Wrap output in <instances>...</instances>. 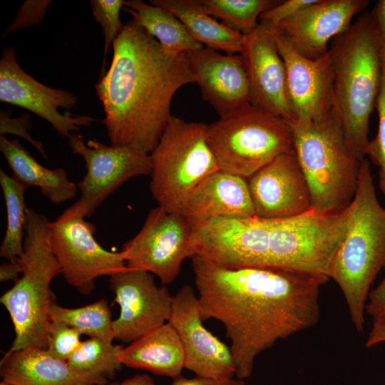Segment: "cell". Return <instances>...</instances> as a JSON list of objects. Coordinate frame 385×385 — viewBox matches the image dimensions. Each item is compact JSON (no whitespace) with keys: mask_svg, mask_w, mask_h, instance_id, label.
I'll list each match as a JSON object with an SVG mask.
<instances>
[{"mask_svg":"<svg viewBox=\"0 0 385 385\" xmlns=\"http://www.w3.org/2000/svg\"><path fill=\"white\" fill-rule=\"evenodd\" d=\"M191 258L202 317L224 325L238 379L250 377L256 357L277 341L319 321L327 278L272 268L231 270Z\"/></svg>","mask_w":385,"mask_h":385,"instance_id":"6da1fadb","label":"cell"},{"mask_svg":"<svg viewBox=\"0 0 385 385\" xmlns=\"http://www.w3.org/2000/svg\"><path fill=\"white\" fill-rule=\"evenodd\" d=\"M109 69L95 85L111 145L150 154L170 118L176 91L195 78L187 53L165 51L134 19L113 44Z\"/></svg>","mask_w":385,"mask_h":385,"instance_id":"7a4b0ae2","label":"cell"},{"mask_svg":"<svg viewBox=\"0 0 385 385\" xmlns=\"http://www.w3.org/2000/svg\"><path fill=\"white\" fill-rule=\"evenodd\" d=\"M334 110L346 141L356 158H365L370 115L375 108L385 67V46L370 13L331 41Z\"/></svg>","mask_w":385,"mask_h":385,"instance_id":"3957f363","label":"cell"},{"mask_svg":"<svg viewBox=\"0 0 385 385\" xmlns=\"http://www.w3.org/2000/svg\"><path fill=\"white\" fill-rule=\"evenodd\" d=\"M347 235L334 259L330 279L340 288L351 321L364 330L370 288L385 266V208L376 197L370 164L361 161Z\"/></svg>","mask_w":385,"mask_h":385,"instance_id":"277c9868","label":"cell"},{"mask_svg":"<svg viewBox=\"0 0 385 385\" xmlns=\"http://www.w3.org/2000/svg\"><path fill=\"white\" fill-rule=\"evenodd\" d=\"M48 220L31 208L27 209L24 240L22 276L4 292L0 302L9 314L15 338L8 351L24 349H46L47 329L51 322L49 308L54 300L50 284L61 274L51 250Z\"/></svg>","mask_w":385,"mask_h":385,"instance_id":"5b68a950","label":"cell"},{"mask_svg":"<svg viewBox=\"0 0 385 385\" xmlns=\"http://www.w3.org/2000/svg\"><path fill=\"white\" fill-rule=\"evenodd\" d=\"M293 148L307 179L312 207H347L357 186L359 161L349 147L334 108L323 117L294 125Z\"/></svg>","mask_w":385,"mask_h":385,"instance_id":"8992f818","label":"cell"},{"mask_svg":"<svg viewBox=\"0 0 385 385\" xmlns=\"http://www.w3.org/2000/svg\"><path fill=\"white\" fill-rule=\"evenodd\" d=\"M207 140L220 170L247 179L293 148V125L250 103L207 124Z\"/></svg>","mask_w":385,"mask_h":385,"instance_id":"52a82bcc","label":"cell"},{"mask_svg":"<svg viewBox=\"0 0 385 385\" xmlns=\"http://www.w3.org/2000/svg\"><path fill=\"white\" fill-rule=\"evenodd\" d=\"M207 124L171 115L150 153V190L159 206L182 212L192 190L220 170L207 140Z\"/></svg>","mask_w":385,"mask_h":385,"instance_id":"ba28073f","label":"cell"},{"mask_svg":"<svg viewBox=\"0 0 385 385\" xmlns=\"http://www.w3.org/2000/svg\"><path fill=\"white\" fill-rule=\"evenodd\" d=\"M352 203L337 210L311 207L285 219L270 220L269 268L330 279L336 255L349 227Z\"/></svg>","mask_w":385,"mask_h":385,"instance_id":"9c48e42d","label":"cell"},{"mask_svg":"<svg viewBox=\"0 0 385 385\" xmlns=\"http://www.w3.org/2000/svg\"><path fill=\"white\" fill-rule=\"evenodd\" d=\"M86 218L84 207L77 200L49 221L48 238L61 274L79 292L88 294L97 278L112 277L128 267L124 252L104 249L95 238V225Z\"/></svg>","mask_w":385,"mask_h":385,"instance_id":"30bf717a","label":"cell"},{"mask_svg":"<svg viewBox=\"0 0 385 385\" xmlns=\"http://www.w3.org/2000/svg\"><path fill=\"white\" fill-rule=\"evenodd\" d=\"M270 220L215 217L192 226L191 257L227 269L269 268Z\"/></svg>","mask_w":385,"mask_h":385,"instance_id":"8fae6325","label":"cell"},{"mask_svg":"<svg viewBox=\"0 0 385 385\" xmlns=\"http://www.w3.org/2000/svg\"><path fill=\"white\" fill-rule=\"evenodd\" d=\"M191 234L192 225L182 213L152 208L140 231L122 247L127 267L150 272L163 284L172 283L184 260L191 257Z\"/></svg>","mask_w":385,"mask_h":385,"instance_id":"7c38bea8","label":"cell"},{"mask_svg":"<svg viewBox=\"0 0 385 385\" xmlns=\"http://www.w3.org/2000/svg\"><path fill=\"white\" fill-rule=\"evenodd\" d=\"M68 138L71 152L81 155L86 163V173L77 185L81 191L78 201L86 217L127 180L150 175V154L131 146L108 145L96 139L85 143L73 133Z\"/></svg>","mask_w":385,"mask_h":385,"instance_id":"4fadbf2b","label":"cell"},{"mask_svg":"<svg viewBox=\"0 0 385 385\" xmlns=\"http://www.w3.org/2000/svg\"><path fill=\"white\" fill-rule=\"evenodd\" d=\"M109 285L120 307L113 320L115 339L132 343L168 322L173 296L155 284L152 273L128 268L110 277Z\"/></svg>","mask_w":385,"mask_h":385,"instance_id":"5bb4252c","label":"cell"},{"mask_svg":"<svg viewBox=\"0 0 385 385\" xmlns=\"http://www.w3.org/2000/svg\"><path fill=\"white\" fill-rule=\"evenodd\" d=\"M0 101L24 108L48 121L58 135L68 138L94 119L88 115L61 113L72 109L78 98L66 90L46 86L26 73L19 65L15 50L6 48L0 59Z\"/></svg>","mask_w":385,"mask_h":385,"instance_id":"9a60e30c","label":"cell"},{"mask_svg":"<svg viewBox=\"0 0 385 385\" xmlns=\"http://www.w3.org/2000/svg\"><path fill=\"white\" fill-rule=\"evenodd\" d=\"M197 296L185 285L173 296L168 322L177 332L185 353V368L195 376L225 380L235 376L230 348L207 330Z\"/></svg>","mask_w":385,"mask_h":385,"instance_id":"2e32d148","label":"cell"},{"mask_svg":"<svg viewBox=\"0 0 385 385\" xmlns=\"http://www.w3.org/2000/svg\"><path fill=\"white\" fill-rule=\"evenodd\" d=\"M247 179L255 214L259 218H289L312 207L309 188L294 148Z\"/></svg>","mask_w":385,"mask_h":385,"instance_id":"e0dca14e","label":"cell"},{"mask_svg":"<svg viewBox=\"0 0 385 385\" xmlns=\"http://www.w3.org/2000/svg\"><path fill=\"white\" fill-rule=\"evenodd\" d=\"M240 55L249 80L250 103L293 124L286 67L272 29L260 22L245 35Z\"/></svg>","mask_w":385,"mask_h":385,"instance_id":"ac0fdd59","label":"cell"},{"mask_svg":"<svg viewBox=\"0 0 385 385\" xmlns=\"http://www.w3.org/2000/svg\"><path fill=\"white\" fill-rule=\"evenodd\" d=\"M368 0H317L271 28L301 56L317 59L328 52L330 40L351 25Z\"/></svg>","mask_w":385,"mask_h":385,"instance_id":"d6986e66","label":"cell"},{"mask_svg":"<svg viewBox=\"0 0 385 385\" xmlns=\"http://www.w3.org/2000/svg\"><path fill=\"white\" fill-rule=\"evenodd\" d=\"M273 31V30H272ZM278 51L284 63L294 113L292 125L317 120L334 108L333 73L329 53L317 59L307 58L274 32Z\"/></svg>","mask_w":385,"mask_h":385,"instance_id":"ffe728a7","label":"cell"},{"mask_svg":"<svg viewBox=\"0 0 385 385\" xmlns=\"http://www.w3.org/2000/svg\"><path fill=\"white\" fill-rule=\"evenodd\" d=\"M202 98L226 116L250 103V89L240 55L206 47L187 53Z\"/></svg>","mask_w":385,"mask_h":385,"instance_id":"44dd1931","label":"cell"},{"mask_svg":"<svg viewBox=\"0 0 385 385\" xmlns=\"http://www.w3.org/2000/svg\"><path fill=\"white\" fill-rule=\"evenodd\" d=\"M181 213L192 226L215 217L255 216L246 178L221 170L192 190Z\"/></svg>","mask_w":385,"mask_h":385,"instance_id":"7402d4cb","label":"cell"},{"mask_svg":"<svg viewBox=\"0 0 385 385\" xmlns=\"http://www.w3.org/2000/svg\"><path fill=\"white\" fill-rule=\"evenodd\" d=\"M0 374L3 380L15 385L107 384V379L76 369L41 348L7 351L1 360Z\"/></svg>","mask_w":385,"mask_h":385,"instance_id":"603a6c76","label":"cell"},{"mask_svg":"<svg viewBox=\"0 0 385 385\" xmlns=\"http://www.w3.org/2000/svg\"><path fill=\"white\" fill-rule=\"evenodd\" d=\"M119 358L123 365L173 379L185 368L181 341L168 322L123 347Z\"/></svg>","mask_w":385,"mask_h":385,"instance_id":"cb8c5ba5","label":"cell"},{"mask_svg":"<svg viewBox=\"0 0 385 385\" xmlns=\"http://www.w3.org/2000/svg\"><path fill=\"white\" fill-rule=\"evenodd\" d=\"M0 150L12 176L25 187L36 186L53 204L71 200L76 194L77 184L68 179L63 168L50 169L41 165L16 139L0 135Z\"/></svg>","mask_w":385,"mask_h":385,"instance_id":"d4e9b609","label":"cell"},{"mask_svg":"<svg viewBox=\"0 0 385 385\" xmlns=\"http://www.w3.org/2000/svg\"><path fill=\"white\" fill-rule=\"evenodd\" d=\"M149 3L172 12L190 36L206 48L227 54L241 52L245 35L218 22L205 12L199 0H150Z\"/></svg>","mask_w":385,"mask_h":385,"instance_id":"484cf974","label":"cell"},{"mask_svg":"<svg viewBox=\"0 0 385 385\" xmlns=\"http://www.w3.org/2000/svg\"><path fill=\"white\" fill-rule=\"evenodd\" d=\"M123 9L170 53H185L203 47L168 10L142 0L125 1Z\"/></svg>","mask_w":385,"mask_h":385,"instance_id":"4316f807","label":"cell"},{"mask_svg":"<svg viewBox=\"0 0 385 385\" xmlns=\"http://www.w3.org/2000/svg\"><path fill=\"white\" fill-rule=\"evenodd\" d=\"M0 185L6 211V232L0 247L1 257L12 260L22 256L27 217L26 187L0 170Z\"/></svg>","mask_w":385,"mask_h":385,"instance_id":"83f0119b","label":"cell"},{"mask_svg":"<svg viewBox=\"0 0 385 385\" xmlns=\"http://www.w3.org/2000/svg\"><path fill=\"white\" fill-rule=\"evenodd\" d=\"M51 321L65 324L90 338L112 344L115 339L111 313L106 299L77 308H66L53 300L49 308Z\"/></svg>","mask_w":385,"mask_h":385,"instance_id":"f1b7e54d","label":"cell"},{"mask_svg":"<svg viewBox=\"0 0 385 385\" xmlns=\"http://www.w3.org/2000/svg\"><path fill=\"white\" fill-rule=\"evenodd\" d=\"M202 9L222 21L230 29L244 35L256 29L257 19L278 1L271 0H199Z\"/></svg>","mask_w":385,"mask_h":385,"instance_id":"f546056e","label":"cell"},{"mask_svg":"<svg viewBox=\"0 0 385 385\" xmlns=\"http://www.w3.org/2000/svg\"><path fill=\"white\" fill-rule=\"evenodd\" d=\"M123 349L121 345L90 338L81 342L67 362L76 369L112 379L121 369L123 364L119 355Z\"/></svg>","mask_w":385,"mask_h":385,"instance_id":"4dcf8cb0","label":"cell"},{"mask_svg":"<svg viewBox=\"0 0 385 385\" xmlns=\"http://www.w3.org/2000/svg\"><path fill=\"white\" fill-rule=\"evenodd\" d=\"M91 6L94 19L101 26L104 36V55L101 70L103 76L108 52L124 27L120 19V12L125 6V1L91 0Z\"/></svg>","mask_w":385,"mask_h":385,"instance_id":"1f68e13d","label":"cell"},{"mask_svg":"<svg viewBox=\"0 0 385 385\" xmlns=\"http://www.w3.org/2000/svg\"><path fill=\"white\" fill-rule=\"evenodd\" d=\"M81 334L71 327L51 321L47 329L46 349L53 358L67 361L81 344Z\"/></svg>","mask_w":385,"mask_h":385,"instance_id":"d6a6232c","label":"cell"},{"mask_svg":"<svg viewBox=\"0 0 385 385\" xmlns=\"http://www.w3.org/2000/svg\"><path fill=\"white\" fill-rule=\"evenodd\" d=\"M375 108L379 114V128L375 138L367 145L366 156L379 168V188L385 197V67Z\"/></svg>","mask_w":385,"mask_h":385,"instance_id":"836d02e7","label":"cell"},{"mask_svg":"<svg viewBox=\"0 0 385 385\" xmlns=\"http://www.w3.org/2000/svg\"><path fill=\"white\" fill-rule=\"evenodd\" d=\"M51 0H26L16 14L12 23L4 31L3 36L40 24L44 19L47 9L52 4Z\"/></svg>","mask_w":385,"mask_h":385,"instance_id":"e575fe53","label":"cell"},{"mask_svg":"<svg viewBox=\"0 0 385 385\" xmlns=\"http://www.w3.org/2000/svg\"><path fill=\"white\" fill-rule=\"evenodd\" d=\"M11 113L10 111H1V135H5L6 133H9L23 138L30 143L45 158H47L43 144L34 140L29 133V130L31 128L29 114L24 113L16 118H11Z\"/></svg>","mask_w":385,"mask_h":385,"instance_id":"d590c367","label":"cell"},{"mask_svg":"<svg viewBox=\"0 0 385 385\" xmlns=\"http://www.w3.org/2000/svg\"><path fill=\"white\" fill-rule=\"evenodd\" d=\"M317 0H287L277 3L262 13L260 23L273 28L291 17L302 9L315 3Z\"/></svg>","mask_w":385,"mask_h":385,"instance_id":"8d00e7d4","label":"cell"},{"mask_svg":"<svg viewBox=\"0 0 385 385\" xmlns=\"http://www.w3.org/2000/svg\"><path fill=\"white\" fill-rule=\"evenodd\" d=\"M365 312L374 320L385 319V277L369 294Z\"/></svg>","mask_w":385,"mask_h":385,"instance_id":"74e56055","label":"cell"},{"mask_svg":"<svg viewBox=\"0 0 385 385\" xmlns=\"http://www.w3.org/2000/svg\"><path fill=\"white\" fill-rule=\"evenodd\" d=\"M171 385H245L243 379H229L225 380L214 379L195 376L192 379L183 377L181 375L173 379Z\"/></svg>","mask_w":385,"mask_h":385,"instance_id":"f35d334b","label":"cell"},{"mask_svg":"<svg viewBox=\"0 0 385 385\" xmlns=\"http://www.w3.org/2000/svg\"><path fill=\"white\" fill-rule=\"evenodd\" d=\"M24 268V262L21 257L1 264L0 266V281L1 282L6 281L16 282L19 279V274L23 273Z\"/></svg>","mask_w":385,"mask_h":385,"instance_id":"ab89813d","label":"cell"},{"mask_svg":"<svg viewBox=\"0 0 385 385\" xmlns=\"http://www.w3.org/2000/svg\"><path fill=\"white\" fill-rule=\"evenodd\" d=\"M370 14L385 46V0L377 1Z\"/></svg>","mask_w":385,"mask_h":385,"instance_id":"60d3db41","label":"cell"},{"mask_svg":"<svg viewBox=\"0 0 385 385\" xmlns=\"http://www.w3.org/2000/svg\"><path fill=\"white\" fill-rule=\"evenodd\" d=\"M383 342H385V319L374 320L365 346L371 348Z\"/></svg>","mask_w":385,"mask_h":385,"instance_id":"b9f144b4","label":"cell"},{"mask_svg":"<svg viewBox=\"0 0 385 385\" xmlns=\"http://www.w3.org/2000/svg\"><path fill=\"white\" fill-rule=\"evenodd\" d=\"M117 385H155V383L147 374H136Z\"/></svg>","mask_w":385,"mask_h":385,"instance_id":"7bdbcfd3","label":"cell"},{"mask_svg":"<svg viewBox=\"0 0 385 385\" xmlns=\"http://www.w3.org/2000/svg\"><path fill=\"white\" fill-rule=\"evenodd\" d=\"M0 385H15V384L3 380V381H1Z\"/></svg>","mask_w":385,"mask_h":385,"instance_id":"ee69618b","label":"cell"},{"mask_svg":"<svg viewBox=\"0 0 385 385\" xmlns=\"http://www.w3.org/2000/svg\"><path fill=\"white\" fill-rule=\"evenodd\" d=\"M118 383H112V384H86V385H117Z\"/></svg>","mask_w":385,"mask_h":385,"instance_id":"f6af8a7d","label":"cell"}]
</instances>
